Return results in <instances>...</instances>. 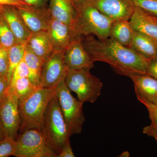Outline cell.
Instances as JSON below:
<instances>
[{
	"label": "cell",
	"instance_id": "obj_1",
	"mask_svg": "<svg viewBox=\"0 0 157 157\" xmlns=\"http://www.w3.org/2000/svg\"><path fill=\"white\" fill-rule=\"evenodd\" d=\"M81 41L94 62L108 64L119 75L146 74L150 60L130 47L111 38L100 39L91 35L81 36Z\"/></svg>",
	"mask_w": 157,
	"mask_h": 157
},
{
	"label": "cell",
	"instance_id": "obj_2",
	"mask_svg": "<svg viewBox=\"0 0 157 157\" xmlns=\"http://www.w3.org/2000/svg\"><path fill=\"white\" fill-rule=\"evenodd\" d=\"M55 90L39 87L24 100L19 101L21 133L32 129L41 130L45 111Z\"/></svg>",
	"mask_w": 157,
	"mask_h": 157
},
{
	"label": "cell",
	"instance_id": "obj_3",
	"mask_svg": "<svg viewBox=\"0 0 157 157\" xmlns=\"http://www.w3.org/2000/svg\"><path fill=\"white\" fill-rule=\"evenodd\" d=\"M41 130L47 142L57 155L61 151L65 142L70 137L55 94L46 109Z\"/></svg>",
	"mask_w": 157,
	"mask_h": 157
},
{
	"label": "cell",
	"instance_id": "obj_4",
	"mask_svg": "<svg viewBox=\"0 0 157 157\" xmlns=\"http://www.w3.org/2000/svg\"><path fill=\"white\" fill-rule=\"evenodd\" d=\"M72 2L78 14L80 36L91 35L100 39L109 38L113 21L87 2Z\"/></svg>",
	"mask_w": 157,
	"mask_h": 157
},
{
	"label": "cell",
	"instance_id": "obj_5",
	"mask_svg": "<svg viewBox=\"0 0 157 157\" xmlns=\"http://www.w3.org/2000/svg\"><path fill=\"white\" fill-rule=\"evenodd\" d=\"M55 95L64 118L69 137L76 134L79 135L85 121L82 111L84 103L72 95L71 91L65 84V80L57 86Z\"/></svg>",
	"mask_w": 157,
	"mask_h": 157
},
{
	"label": "cell",
	"instance_id": "obj_6",
	"mask_svg": "<svg viewBox=\"0 0 157 157\" xmlns=\"http://www.w3.org/2000/svg\"><path fill=\"white\" fill-rule=\"evenodd\" d=\"M90 70H69L65 82L68 88L76 94L78 101L93 104L101 95L103 84Z\"/></svg>",
	"mask_w": 157,
	"mask_h": 157
},
{
	"label": "cell",
	"instance_id": "obj_7",
	"mask_svg": "<svg viewBox=\"0 0 157 157\" xmlns=\"http://www.w3.org/2000/svg\"><path fill=\"white\" fill-rule=\"evenodd\" d=\"M14 156L17 157H56L41 130L32 129L18 135Z\"/></svg>",
	"mask_w": 157,
	"mask_h": 157
},
{
	"label": "cell",
	"instance_id": "obj_8",
	"mask_svg": "<svg viewBox=\"0 0 157 157\" xmlns=\"http://www.w3.org/2000/svg\"><path fill=\"white\" fill-rule=\"evenodd\" d=\"M65 49H54L44 62L40 76V88H56L64 80L69 69L64 59Z\"/></svg>",
	"mask_w": 157,
	"mask_h": 157
},
{
	"label": "cell",
	"instance_id": "obj_9",
	"mask_svg": "<svg viewBox=\"0 0 157 157\" xmlns=\"http://www.w3.org/2000/svg\"><path fill=\"white\" fill-rule=\"evenodd\" d=\"M19 101L9 88L0 106V121L6 137L16 140L21 125Z\"/></svg>",
	"mask_w": 157,
	"mask_h": 157
},
{
	"label": "cell",
	"instance_id": "obj_10",
	"mask_svg": "<svg viewBox=\"0 0 157 157\" xmlns=\"http://www.w3.org/2000/svg\"><path fill=\"white\" fill-rule=\"evenodd\" d=\"M86 2L94 6L113 21H129L135 8L132 0H92Z\"/></svg>",
	"mask_w": 157,
	"mask_h": 157
},
{
	"label": "cell",
	"instance_id": "obj_11",
	"mask_svg": "<svg viewBox=\"0 0 157 157\" xmlns=\"http://www.w3.org/2000/svg\"><path fill=\"white\" fill-rule=\"evenodd\" d=\"M64 59L69 70H90L94 67L95 62L82 45L81 36L73 39L65 49Z\"/></svg>",
	"mask_w": 157,
	"mask_h": 157
},
{
	"label": "cell",
	"instance_id": "obj_12",
	"mask_svg": "<svg viewBox=\"0 0 157 157\" xmlns=\"http://www.w3.org/2000/svg\"><path fill=\"white\" fill-rule=\"evenodd\" d=\"M17 11L28 29L32 33L47 31L51 15L48 6L17 7Z\"/></svg>",
	"mask_w": 157,
	"mask_h": 157
},
{
	"label": "cell",
	"instance_id": "obj_13",
	"mask_svg": "<svg viewBox=\"0 0 157 157\" xmlns=\"http://www.w3.org/2000/svg\"><path fill=\"white\" fill-rule=\"evenodd\" d=\"M48 6L52 18L70 26L81 36L78 14L71 0H49Z\"/></svg>",
	"mask_w": 157,
	"mask_h": 157
},
{
	"label": "cell",
	"instance_id": "obj_14",
	"mask_svg": "<svg viewBox=\"0 0 157 157\" xmlns=\"http://www.w3.org/2000/svg\"><path fill=\"white\" fill-rule=\"evenodd\" d=\"M47 32L53 43L54 49H65L73 39L80 36L70 26L52 17Z\"/></svg>",
	"mask_w": 157,
	"mask_h": 157
},
{
	"label": "cell",
	"instance_id": "obj_15",
	"mask_svg": "<svg viewBox=\"0 0 157 157\" xmlns=\"http://www.w3.org/2000/svg\"><path fill=\"white\" fill-rule=\"evenodd\" d=\"M2 14L17 42H27L32 33L28 29L17 11V7L3 6Z\"/></svg>",
	"mask_w": 157,
	"mask_h": 157
},
{
	"label": "cell",
	"instance_id": "obj_16",
	"mask_svg": "<svg viewBox=\"0 0 157 157\" xmlns=\"http://www.w3.org/2000/svg\"><path fill=\"white\" fill-rule=\"evenodd\" d=\"M134 84L136 96L157 105V79L147 74L129 77Z\"/></svg>",
	"mask_w": 157,
	"mask_h": 157
},
{
	"label": "cell",
	"instance_id": "obj_17",
	"mask_svg": "<svg viewBox=\"0 0 157 157\" xmlns=\"http://www.w3.org/2000/svg\"><path fill=\"white\" fill-rule=\"evenodd\" d=\"M129 22L135 31L157 40V17L135 7Z\"/></svg>",
	"mask_w": 157,
	"mask_h": 157
},
{
	"label": "cell",
	"instance_id": "obj_18",
	"mask_svg": "<svg viewBox=\"0 0 157 157\" xmlns=\"http://www.w3.org/2000/svg\"><path fill=\"white\" fill-rule=\"evenodd\" d=\"M31 50L45 61L54 50V47L47 31L32 33L26 42Z\"/></svg>",
	"mask_w": 157,
	"mask_h": 157
},
{
	"label": "cell",
	"instance_id": "obj_19",
	"mask_svg": "<svg viewBox=\"0 0 157 157\" xmlns=\"http://www.w3.org/2000/svg\"><path fill=\"white\" fill-rule=\"evenodd\" d=\"M129 47L150 60L157 57L155 40L140 32L135 31Z\"/></svg>",
	"mask_w": 157,
	"mask_h": 157
},
{
	"label": "cell",
	"instance_id": "obj_20",
	"mask_svg": "<svg viewBox=\"0 0 157 157\" xmlns=\"http://www.w3.org/2000/svg\"><path fill=\"white\" fill-rule=\"evenodd\" d=\"M135 32L129 21H116L112 23L109 38L129 47L132 44Z\"/></svg>",
	"mask_w": 157,
	"mask_h": 157
},
{
	"label": "cell",
	"instance_id": "obj_21",
	"mask_svg": "<svg viewBox=\"0 0 157 157\" xmlns=\"http://www.w3.org/2000/svg\"><path fill=\"white\" fill-rule=\"evenodd\" d=\"M24 59L29 71V78L39 87L40 76L45 61L36 55L26 44Z\"/></svg>",
	"mask_w": 157,
	"mask_h": 157
},
{
	"label": "cell",
	"instance_id": "obj_22",
	"mask_svg": "<svg viewBox=\"0 0 157 157\" xmlns=\"http://www.w3.org/2000/svg\"><path fill=\"white\" fill-rule=\"evenodd\" d=\"M26 46V42H17L9 49V68L7 78L9 85L14 69L23 59Z\"/></svg>",
	"mask_w": 157,
	"mask_h": 157
},
{
	"label": "cell",
	"instance_id": "obj_23",
	"mask_svg": "<svg viewBox=\"0 0 157 157\" xmlns=\"http://www.w3.org/2000/svg\"><path fill=\"white\" fill-rule=\"evenodd\" d=\"M39 88L28 77L19 78L9 86L19 101L24 100Z\"/></svg>",
	"mask_w": 157,
	"mask_h": 157
},
{
	"label": "cell",
	"instance_id": "obj_24",
	"mask_svg": "<svg viewBox=\"0 0 157 157\" xmlns=\"http://www.w3.org/2000/svg\"><path fill=\"white\" fill-rule=\"evenodd\" d=\"M14 34L1 14L0 17V45L9 49L17 42Z\"/></svg>",
	"mask_w": 157,
	"mask_h": 157
},
{
	"label": "cell",
	"instance_id": "obj_25",
	"mask_svg": "<svg viewBox=\"0 0 157 157\" xmlns=\"http://www.w3.org/2000/svg\"><path fill=\"white\" fill-rule=\"evenodd\" d=\"M16 147V140L10 137H5L0 141V157L14 156Z\"/></svg>",
	"mask_w": 157,
	"mask_h": 157
},
{
	"label": "cell",
	"instance_id": "obj_26",
	"mask_svg": "<svg viewBox=\"0 0 157 157\" xmlns=\"http://www.w3.org/2000/svg\"><path fill=\"white\" fill-rule=\"evenodd\" d=\"M135 7L157 17V0H132Z\"/></svg>",
	"mask_w": 157,
	"mask_h": 157
},
{
	"label": "cell",
	"instance_id": "obj_27",
	"mask_svg": "<svg viewBox=\"0 0 157 157\" xmlns=\"http://www.w3.org/2000/svg\"><path fill=\"white\" fill-rule=\"evenodd\" d=\"M29 71L23 58L21 61L19 63L14 69L9 86L13 84L14 82L19 78H26V77L29 78Z\"/></svg>",
	"mask_w": 157,
	"mask_h": 157
},
{
	"label": "cell",
	"instance_id": "obj_28",
	"mask_svg": "<svg viewBox=\"0 0 157 157\" xmlns=\"http://www.w3.org/2000/svg\"><path fill=\"white\" fill-rule=\"evenodd\" d=\"M8 68L9 49L5 48L0 45V75L7 78Z\"/></svg>",
	"mask_w": 157,
	"mask_h": 157
},
{
	"label": "cell",
	"instance_id": "obj_29",
	"mask_svg": "<svg viewBox=\"0 0 157 157\" xmlns=\"http://www.w3.org/2000/svg\"><path fill=\"white\" fill-rule=\"evenodd\" d=\"M137 98L138 101L143 104L148 110L149 118L152 123L157 124V105L140 97H137Z\"/></svg>",
	"mask_w": 157,
	"mask_h": 157
},
{
	"label": "cell",
	"instance_id": "obj_30",
	"mask_svg": "<svg viewBox=\"0 0 157 157\" xmlns=\"http://www.w3.org/2000/svg\"><path fill=\"white\" fill-rule=\"evenodd\" d=\"M74 157L75 155L71 147L70 138H69L65 142L64 145L61 151L57 155L56 157Z\"/></svg>",
	"mask_w": 157,
	"mask_h": 157
},
{
	"label": "cell",
	"instance_id": "obj_31",
	"mask_svg": "<svg viewBox=\"0 0 157 157\" xmlns=\"http://www.w3.org/2000/svg\"><path fill=\"white\" fill-rule=\"evenodd\" d=\"M9 85L7 78L0 75V99L6 97L9 90Z\"/></svg>",
	"mask_w": 157,
	"mask_h": 157
},
{
	"label": "cell",
	"instance_id": "obj_32",
	"mask_svg": "<svg viewBox=\"0 0 157 157\" xmlns=\"http://www.w3.org/2000/svg\"><path fill=\"white\" fill-rule=\"evenodd\" d=\"M146 74L157 79V57L151 60Z\"/></svg>",
	"mask_w": 157,
	"mask_h": 157
},
{
	"label": "cell",
	"instance_id": "obj_33",
	"mask_svg": "<svg viewBox=\"0 0 157 157\" xmlns=\"http://www.w3.org/2000/svg\"><path fill=\"white\" fill-rule=\"evenodd\" d=\"M143 133L150 137H154L157 142V124L151 123L148 126L144 128Z\"/></svg>",
	"mask_w": 157,
	"mask_h": 157
},
{
	"label": "cell",
	"instance_id": "obj_34",
	"mask_svg": "<svg viewBox=\"0 0 157 157\" xmlns=\"http://www.w3.org/2000/svg\"><path fill=\"white\" fill-rule=\"evenodd\" d=\"M0 5L22 7L28 6L21 0H0Z\"/></svg>",
	"mask_w": 157,
	"mask_h": 157
},
{
	"label": "cell",
	"instance_id": "obj_35",
	"mask_svg": "<svg viewBox=\"0 0 157 157\" xmlns=\"http://www.w3.org/2000/svg\"><path fill=\"white\" fill-rule=\"evenodd\" d=\"M28 6L33 7H44L47 6L49 0H21Z\"/></svg>",
	"mask_w": 157,
	"mask_h": 157
},
{
	"label": "cell",
	"instance_id": "obj_36",
	"mask_svg": "<svg viewBox=\"0 0 157 157\" xmlns=\"http://www.w3.org/2000/svg\"><path fill=\"white\" fill-rule=\"evenodd\" d=\"M6 137L5 131L3 128L2 125L0 121V141L3 140Z\"/></svg>",
	"mask_w": 157,
	"mask_h": 157
},
{
	"label": "cell",
	"instance_id": "obj_37",
	"mask_svg": "<svg viewBox=\"0 0 157 157\" xmlns=\"http://www.w3.org/2000/svg\"><path fill=\"white\" fill-rule=\"evenodd\" d=\"M119 157H130V154L129 151H124L123 152L118 156Z\"/></svg>",
	"mask_w": 157,
	"mask_h": 157
},
{
	"label": "cell",
	"instance_id": "obj_38",
	"mask_svg": "<svg viewBox=\"0 0 157 157\" xmlns=\"http://www.w3.org/2000/svg\"><path fill=\"white\" fill-rule=\"evenodd\" d=\"M72 2H79V1H90L92 0H71Z\"/></svg>",
	"mask_w": 157,
	"mask_h": 157
},
{
	"label": "cell",
	"instance_id": "obj_39",
	"mask_svg": "<svg viewBox=\"0 0 157 157\" xmlns=\"http://www.w3.org/2000/svg\"><path fill=\"white\" fill-rule=\"evenodd\" d=\"M3 6L2 5H0V17H1V14H2V10L3 9Z\"/></svg>",
	"mask_w": 157,
	"mask_h": 157
},
{
	"label": "cell",
	"instance_id": "obj_40",
	"mask_svg": "<svg viewBox=\"0 0 157 157\" xmlns=\"http://www.w3.org/2000/svg\"><path fill=\"white\" fill-rule=\"evenodd\" d=\"M3 99L2 100V99H0V106H1V104H2V102Z\"/></svg>",
	"mask_w": 157,
	"mask_h": 157
},
{
	"label": "cell",
	"instance_id": "obj_41",
	"mask_svg": "<svg viewBox=\"0 0 157 157\" xmlns=\"http://www.w3.org/2000/svg\"><path fill=\"white\" fill-rule=\"evenodd\" d=\"M155 41H156V42L157 45V40H155Z\"/></svg>",
	"mask_w": 157,
	"mask_h": 157
}]
</instances>
